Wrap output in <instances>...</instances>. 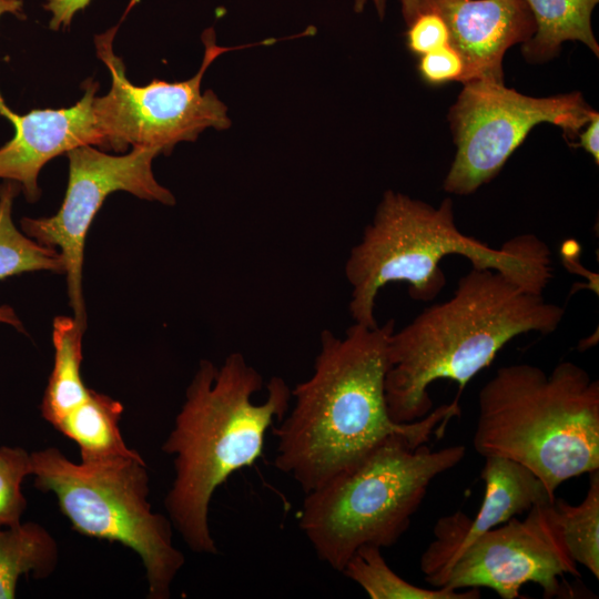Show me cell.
<instances>
[{
    "label": "cell",
    "mask_w": 599,
    "mask_h": 599,
    "mask_svg": "<svg viewBox=\"0 0 599 599\" xmlns=\"http://www.w3.org/2000/svg\"><path fill=\"white\" fill-rule=\"evenodd\" d=\"M406 45L415 55L449 44V33L443 19L434 12H422L404 19Z\"/></svg>",
    "instance_id": "cell-23"
},
{
    "label": "cell",
    "mask_w": 599,
    "mask_h": 599,
    "mask_svg": "<svg viewBox=\"0 0 599 599\" xmlns=\"http://www.w3.org/2000/svg\"><path fill=\"white\" fill-rule=\"evenodd\" d=\"M418 73L429 85H441L451 81L461 82L465 65L461 55L449 44L419 57Z\"/></svg>",
    "instance_id": "cell-24"
},
{
    "label": "cell",
    "mask_w": 599,
    "mask_h": 599,
    "mask_svg": "<svg viewBox=\"0 0 599 599\" xmlns=\"http://www.w3.org/2000/svg\"><path fill=\"white\" fill-rule=\"evenodd\" d=\"M475 450L527 467L555 496L599 470V382L573 362L502 366L478 393Z\"/></svg>",
    "instance_id": "cell-5"
},
{
    "label": "cell",
    "mask_w": 599,
    "mask_h": 599,
    "mask_svg": "<svg viewBox=\"0 0 599 599\" xmlns=\"http://www.w3.org/2000/svg\"><path fill=\"white\" fill-rule=\"evenodd\" d=\"M83 97L72 106L14 113L0 95V115L13 125L14 135L0 148V179L18 183L26 199H40L38 176L47 162L82 145L104 149L105 140L95 110L99 83L82 84Z\"/></svg>",
    "instance_id": "cell-14"
},
{
    "label": "cell",
    "mask_w": 599,
    "mask_h": 599,
    "mask_svg": "<svg viewBox=\"0 0 599 599\" xmlns=\"http://www.w3.org/2000/svg\"><path fill=\"white\" fill-rule=\"evenodd\" d=\"M578 142L573 145L582 148L599 164V113L596 111L586 125L577 134Z\"/></svg>",
    "instance_id": "cell-25"
},
{
    "label": "cell",
    "mask_w": 599,
    "mask_h": 599,
    "mask_svg": "<svg viewBox=\"0 0 599 599\" xmlns=\"http://www.w3.org/2000/svg\"><path fill=\"white\" fill-rule=\"evenodd\" d=\"M0 323H1V321H0Z\"/></svg>",
    "instance_id": "cell-28"
},
{
    "label": "cell",
    "mask_w": 599,
    "mask_h": 599,
    "mask_svg": "<svg viewBox=\"0 0 599 599\" xmlns=\"http://www.w3.org/2000/svg\"><path fill=\"white\" fill-rule=\"evenodd\" d=\"M30 464L34 487L55 496L75 531L133 550L145 570L148 598H170L185 557L173 545L170 518L152 511L150 477L140 454L73 463L48 447L30 453Z\"/></svg>",
    "instance_id": "cell-7"
},
{
    "label": "cell",
    "mask_w": 599,
    "mask_h": 599,
    "mask_svg": "<svg viewBox=\"0 0 599 599\" xmlns=\"http://www.w3.org/2000/svg\"><path fill=\"white\" fill-rule=\"evenodd\" d=\"M21 187L13 181L0 184V280L38 271L64 274L65 265L60 251L44 246L20 231L12 221V206ZM1 323L20 332L23 325L9 306H0Z\"/></svg>",
    "instance_id": "cell-17"
},
{
    "label": "cell",
    "mask_w": 599,
    "mask_h": 599,
    "mask_svg": "<svg viewBox=\"0 0 599 599\" xmlns=\"http://www.w3.org/2000/svg\"><path fill=\"white\" fill-rule=\"evenodd\" d=\"M20 6L19 0H0V17L6 12L18 11Z\"/></svg>",
    "instance_id": "cell-27"
},
{
    "label": "cell",
    "mask_w": 599,
    "mask_h": 599,
    "mask_svg": "<svg viewBox=\"0 0 599 599\" xmlns=\"http://www.w3.org/2000/svg\"><path fill=\"white\" fill-rule=\"evenodd\" d=\"M122 413L119 400L90 389L87 399L54 428L78 444L81 461L134 456L139 453L126 446L120 430Z\"/></svg>",
    "instance_id": "cell-16"
},
{
    "label": "cell",
    "mask_w": 599,
    "mask_h": 599,
    "mask_svg": "<svg viewBox=\"0 0 599 599\" xmlns=\"http://www.w3.org/2000/svg\"><path fill=\"white\" fill-rule=\"evenodd\" d=\"M453 254L466 257L473 267L496 270L537 294L552 278L551 252L537 235H516L493 247L459 231L451 199L435 207L388 190L345 263L354 323L378 326L375 301L388 283H407L416 301L437 297L446 284L440 261Z\"/></svg>",
    "instance_id": "cell-4"
},
{
    "label": "cell",
    "mask_w": 599,
    "mask_h": 599,
    "mask_svg": "<svg viewBox=\"0 0 599 599\" xmlns=\"http://www.w3.org/2000/svg\"><path fill=\"white\" fill-rule=\"evenodd\" d=\"M480 478L485 493L476 516L456 511L439 518L434 527V540L420 557L424 579L433 587L444 586L456 559L483 534L536 505L555 500L532 471L508 458L486 456Z\"/></svg>",
    "instance_id": "cell-12"
},
{
    "label": "cell",
    "mask_w": 599,
    "mask_h": 599,
    "mask_svg": "<svg viewBox=\"0 0 599 599\" xmlns=\"http://www.w3.org/2000/svg\"><path fill=\"white\" fill-rule=\"evenodd\" d=\"M595 112L580 92L535 98L505 82L464 83L448 112L456 154L443 189L473 194L498 175L534 126L551 123L573 139Z\"/></svg>",
    "instance_id": "cell-9"
},
{
    "label": "cell",
    "mask_w": 599,
    "mask_h": 599,
    "mask_svg": "<svg viewBox=\"0 0 599 599\" xmlns=\"http://www.w3.org/2000/svg\"><path fill=\"white\" fill-rule=\"evenodd\" d=\"M31 475L30 453L21 447H0V527L21 522L27 508L23 479Z\"/></svg>",
    "instance_id": "cell-22"
},
{
    "label": "cell",
    "mask_w": 599,
    "mask_h": 599,
    "mask_svg": "<svg viewBox=\"0 0 599 599\" xmlns=\"http://www.w3.org/2000/svg\"><path fill=\"white\" fill-rule=\"evenodd\" d=\"M152 148H132L125 155H110L92 145L70 150L69 179L63 202L49 217H22L21 231L63 256L67 291L74 319L85 331L87 311L82 288L84 245L91 223L108 195L125 191L134 196L174 205L175 197L154 177Z\"/></svg>",
    "instance_id": "cell-10"
},
{
    "label": "cell",
    "mask_w": 599,
    "mask_h": 599,
    "mask_svg": "<svg viewBox=\"0 0 599 599\" xmlns=\"http://www.w3.org/2000/svg\"><path fill=\"white\" fill-rule=\"evenodd\" d=\"M119 26L94 38L97 54L111 75L110 91L95 97V110L104 134V149L123 152L128 146L152 148L169 155L183 141H195L206 129L226 130L231 125L227 106L201 83L207 68L222 53L238 48L220 47L213 28L202 33L204 55L197 73L189 80H153L132 84L121 58L113 52Z\"/></svg>",
    "instance_id": "cell-8"
},
{
    "label": "cell",
    "mask_w": 599,
    "mask_h": 599,
    "mask_svg": "<svg viewBox=\"0 0 599 599\" xmlns=\"http://www.w3.org/2000/svg\"><path fill=\"white\" fill-rule=\"evenodd\" d=\"M382 548L364 545L348 559L342 572L361 586L372 599H478V588L453 590L423 588L398 576L386 562Z\"/></svg>",
    "instance_id": "cell-20"
},
{
    "label": "cell",
    "mask_w": 599,
    "mask_h": 599,
    "mask_svg": "<svg viewBox=\"0 0 599 599\" xmlns=\"http://www.w3.org/2000/svg\"><path fill=\"white\" fill-rule=\"evenodd\" d=\"M368 1L369 0H354L355 12L356 13L363 12ZM370 1L374 3L378 17L383 19L386 11V0H370Z\"/></svg>",
    "instance_id": "cell-26"
},
{
    "label": "cell",
    "mask_w": 599,
    "mask_h": 599,
    "mask_svg": "<svg viewBox=\"0 0 599 599\" xmlns=\"http://www.w3.org/2000/svg\"><path fill=\"white\" fill-rule=\"evenodd\" d=\"M84 332L74 318L57 316L53 321L54 363L40 405L42 417L53 427L90 393L80 374Z\"/></svg>",
    "instance_id": "cell-18"
},
{
    "label": "cell",
    "mask_w": 599,
    "mask_h": 599,
    "mask_svg": "<svg viewBox=\"0 0 599 599\" xmlns=\"http://www.w3.org/2000/svg\"><path fill=\"white\" fill-rule=\"evenodd\" d=\"M262 375L234 352L217 367L202 359L174 425L162 445L173 456L175 476L164 506L173 527L196 554L216 555L209 524L215 490L230 476L254 464L262 455L265 435L290 408L291 388L277 376L267 396L256 404Z\"/></svg>",
    "instance_id": "cell-3"
},
{
    "label": "cell",
    "mask_w": 599,
    "mask_h": 599,
    "mask_svg": "<svg viewBox=\"0 0 599 599\" xmlns=\"http://www.w3.org/2000/svg\"><path fill=\"white\" fill-rule=\"evenodd\" d=\"M552 502L536 505L524 519L514 517L478 537L456 559L443 587L489 588L502 599H516L532 582L547 598L559 595V579L580 577V571L565 547Z\"/></svg>",
    "instance_id": "cell-11"
},
{
    "label": "cell",
    "mask_w": 599,
    "mask_h": 599,
    "mask_svg": "<svg viewBox=\"0 0 599 599\" xmlns=\"http://www.w3.org/2000/svg\"><path fill=\"white\" fill-rule=\"evenodd\" d=\"M465 454L464 445L433 450L390 436L306 493L298 526L318 558L342 572L359 547L396 544L432 481L457 466Z\"/></svg>",
    "instance_id": "cell-6"
},
{
    "label": "cell",
    "mask_w": 599,
    "mask_h": 599,
    "mask_svg": "<svg viewBox=\"0 0 599 599\" xmlns=\"http://www.w3.org/2000/svg\"><path fill=\"white\" fill-rule=\"evenodd\" d=\"M536 22V32L521 44L530 63L555 58L562 43L579 41L596 57L599 44L593 34L591 16L599 0H526Z\"/></svg>",
    "instance_id": "cell-15"
},
{
    "label": "cell",
    "mask_w": 599,
    "mask_h": 599,
    "mask_svg": "<svg viewBox=\"0 0 599 599\" xmlns=\"http://www.w3.org/2000/svg\"><path fill=\"white\" fill-rule=\"evenodd\" d=\"M58 561V544L43 526L28 521L0 529V599L14 598L23 576L49 577Z\"/></svg>",
    "instance_id": "cell-19"
},
{
    "label": "cell",
    "mask_w": 599,
    "mask_h": 599,
    "mask_svg": "<svg viewBox=\"0 0 599 599\" xmlns=\"http://www.w3.org/2000/svg\"><path fill=\"white\" fill-rule=\"evenodd\" d=\"M400 10L404 19L422 12H434L443 19L449 45L464 61L461 84L474 80L504 82L505 53L536 32L526 0H400Z\"/></svg>",
    "instance_id": "cell-13"
},
{
    "label": "cell",
    "mask_w": 599,
    "mask_h": 599,
    "mask_svg": "<svg viewBox=\"0 0 599 599\" xmlns=\"http://www.w3.org/2000/svg\"><path fill=\"white\" fill-rule=\"evenodd\" d=\"M565 315L548 302L493 268L473 267L454 294L418 314L388 339L385 398L395 423H412L433 408L429 386L438 379L466 384L488 367L512 338L548 335Z\"/></svg>",
    "instance_id": "cell-2"
},
{
    "label": "cell",
    "mask_w": 599,
    "mask_h": 599,
    "mask_svg": "<svg viewBox=\"0 0 599 599\" xmlns=\"http://www.w3.org/2000/svg\"><path fill=\"white\" fill-rule=\"evenodd\" d=\"M394 319L368 327L354 323L344 337L324 329L312 375L292 390L294 405L272 433L274 466L306 494L352 466L390 436L413 445L443 434L460 415L459 398L412 423H395L385 398L387 347Z\"/></svg>",
    "instance_id": "cell-1"
},
{
    "label": "cell",
    "mask_w": 599,
    "mask_h": 599,
    "mask_svg": "<svg viewBox=\"0 0 599 599\" xmlns=\"http://www.w3.org/2000/svg\"><path fill=\"white\" fill-rule=\"evenodd\" d=\"M565 547L571 559L599 578V470L590 473L588 491L578 505L552 502Z\"/></svg>",
    "instance_id": "cell-21"
}]
</instances>
